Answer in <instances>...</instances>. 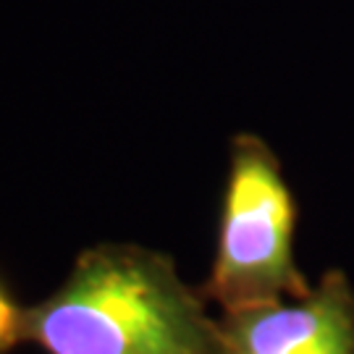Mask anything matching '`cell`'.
I'll return each mask as SVG.
<instances>
[{
    "instance_id": "cell-1",
    "label": "cell",
    "mask_w": 354,
    "mask_h": 354,
    "mask_svg": "<svg viewBox=\"0 0 354 354\" xmlns=\"http://www.w3.org/2000/svg\"><path fill=\"white\" fill-rule=\"evenodd\" d=\"M171 257L100 244L48 302L24 313L21 339L48 354H221L218 320Z\"/></svg>"
},
{
    "instance_id": "cell-2",
    "label": "cell",
    "mask_w": 354,
    "mask_h": 354,
    "mask_svg": "<svg viewBox=\"0 0 354 354\" xmlns=\"http://www.w3.org/2000/svg\"><path fill=\"white\" fill-rule=\"evenodd\" d=\"M297 203L270 145L239 134L231 145L213 270L205 299L226 310L302 299L313 286L294 260Z\"/></svg>"
},
{
    "instance_id": "cell-3",
    "label": "cell",
    "mask_w": 354,
    "mask_h": 354,
    "mask_svg": "<svg viewBox=\"0 0 354 354\" xmlns=\"http://www.w3.org/2000/svg\"><path fill=\"white\" fill-rule=\"evenodd\" d=\"M221 354H354V286L326 270L302 299L226 310Z\"/></svg>"
},
{
    "instance_id": "cell-4",
    "label": "cell",
    "mask_w": 354,
    "mask_h": 354,
    "mask_svg": "<svg viewBox=\"0 0 354 354\" xmlns=\"http://www.w3.org/2000/svg\"><path fill=\"white\" fill-rule=\"evenodd\" d=\"M21 326H24V313H19L6 297V291L0 289V352L21 339Z\"/></svg>"
}]
</instances>
